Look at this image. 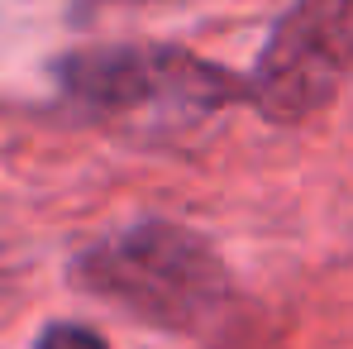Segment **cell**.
Wrapping results in <instances>:
<instances>
[{
  "label": "cell",
  "mask_w": 353,
  "mask_h": 349,
  "mask_svg": "<svg viewBox=\"0 0 353 349\" xmlns=\"http://www.w3.org/2000/svg\"><path fill=\"white\" fill-rule=\"evenodd\" d=\"M58 96L91 124L172 134L210 120L243 96V82L220 62L196 58L172 44H105L67 53L53 67Z\"/></svg>",
  "instance_id": "obj_1"
},
{
  "label": "cell",
  "mask_w": 353,
  "mask_h": 349,
  "mask_svg": "<svg viewBox=\"0 0 353 349\" xmlns=\"http://www.w3.org/2000/svg\"><path fill=\"white\" fill-rule=\"evenodd\" d=\"M72 278L124 316L172 335L210 330L230 306V273L210 239L172 220H139L96 239L77 254Z\"/></svg>",
  "instance_id": "obj_2"
},
{
  "label": "cell",
  "mask_w": 353,
  "mask_h": 349,
  "mask_svg": "<svg viewBox=\"0 0 353 349\" xmlns=\"http://www.w3.org/2000/svg\"><path fill=\"white\" fill-rule=\"evenodd\" d=\"M353 77V0H296L272 24L243 96L277 124L325 111Z\"/></svg>",
  "instance_id": "obj_3"
},
{
  "label": "cell",
  "mask_w": 353,
  "mask_h": 349,
  "mask_svg": "<svg viewBox=\"0 0 353 349\" xmlns=\"http://www.w3.org/2000/svg\"><path fill=\"white\" fill-rule=\"evenodd\" d=\"M34 349H110L91 326H77V321H58V326H48L43 335H39V345Z\"/></svg>",
  "instance_id": "obj_4"
}]
</instances>
